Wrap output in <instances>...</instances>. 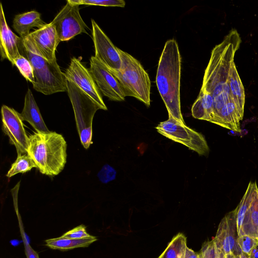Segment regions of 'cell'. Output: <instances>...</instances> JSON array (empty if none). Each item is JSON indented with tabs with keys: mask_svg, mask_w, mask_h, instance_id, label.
Masks as SVG:
<instances>
[{
	"mask_svg": "<svg viewBox=\"0 0 258 258\" xmlns=\"http://www.w3.org/2000/svg\"><path fill=\"white\" fill-rule=\"evenodd\" d=\"M241 42L237 31L232 29L214 47L200 90L212 101L213 123L236 132L241 131L245 104L244 87L234 61Z\"/></svg>",
	"mask_w": 258,
	"mask_h": 258,
	"instance_id": "cell-1",
	"label": "cell"
},
{
	"mask_svg": "<svg viewBox=\"0 0 258 258\" xmlns=\"http://www.w3.org/2000/svg\"><path fill=\"white\" fill-rule=\"evenodd\" d=\"M181 60L176 41L167 40L159 60L156 82L168 115L185 124L180 107Z\"/></svg>",
	"mask_w": 258,
	"mask_h": 258,
	"instance_id": "cell-2",
	"label": "cell"
},
{
	"mask_svg": "<svg viewBox=\"0 0 258 258\" xmlns=\"http://www.w3.org/2000/svg\"><path fill=\"white\" fill-rule=\"evenodd\" d=\"M67 144L56 132H36L29 137L28 154L40 172L48 176L58 174L67 162Z\"/></svg>",
	"mask_w": 258,
	"mask_h": 258,
	"instance_id": "cell-3",
	"label": "cell"
},
{
	"mask_svg": "<svg viewBox=\"0 0 258 258\" xmlns=\"http://www.w3.org/2000/svg\"><path fill=\"white\" fill-rule=\"evenodd\" d=\"M21 54L30 62L33 69L35 90L44 95L68 91L67 79L57 61L46 59L30 35L23 39Z\"/></svg>",
	"mask_w": 258,
	"mask_h": 258,
	"instance_id": "cell-4",
	"label": "cell"
},
{
	"mask_svg": "<svg viewBox=\"0 0 258 258\" xmlns=\"http://www.w3.org/2000/svg\"><path fill=\"white\" fill-rule=\"evenodd\" d=\"M118 50L121 59L120 69H107L118 81L126 97H135L149 107L151 83L148 74L136 58L118 48Z\"/></svg>",
	"mask_w": 258,
	"mask_h": 258,
	"instance_id": "cell-5",
	"label": "cell"
},
{
	"mask_svg": "<svg viewBox=\"0 0 258 258\" xmlns=\"http://www.w3.org/2000/svg\"><path fill=\"white\" fill-rule=\"evenodd\" d=\"M68 94L71 102L82 144L88 149L93 143L92 123L99 106L73 82L67 80Z\"/></svg>",
	"mask_w": 258,
	"mask_h": 258,
	"instance_id": "cell-6",
	"label": "cell"
},
{
	"mask_svg": "<svg viewBox=\"0 0 258 258\" xmlns=\"http://www.w3.org/2000/svg\"><path fill=\"white\" fill-rule=\"evenodd\" d=\"M168 119L160 122L156 127L157 132L169 139L180 143L200 155L209 153V148L204 137L170 115Z\"/></svg>",
	"mask_w": 258,
	"mask_h": 258,
	"instance_id": "cell-7",
	"label": "cell"
},
{
	"mask_svg": "<svg viewBox=\"0 0 258 258\" xmlns=\"http://www.w3.org/2000/svg\"><path fill=\"white\" fill-rule=\"evenodd\" d=\"M79 5L67 1V4L51 23L56 30L60 41H69L76 35L88 34L86 24L80 14Z\"/></svg>",
	"mask_w": 258,
	"mask_h": 258,
	"instance_id": "cell-8",
	"label": "cell"
},
{
	"mask_svg": "<svg viewBox=\"0 0 258 258\" xmlns=\"http://www.w3.org/2000/svg\"><path fill=\"white\" fill-rule=\"evenodd\" d=\"M2 130L16 147L18 156L27 154L29 137L26 134L20 113L14 108L3 105L1 108Z\"/></svg>",
	"mask_w": 258,
	"mask_h": 258,
	"instance_id": "cell-9",
	"label": "cell"
},
{
	"mask_svg": "<svg viewBox=\"0 0 258 258\" xmlns=\"http://www.w3.org/2000/svg\"><path fill=\"white\" fill-rule=\"evenodd\" d=\"M64 74L67 80L76 84L88 95L101 109L107 110L101 92L89 70L87 69L78 58L75 57L71 58L70 63Z\"/></svg>",
	"mask_w": 258,
	"mask_h": 258,
	"instance_id": "cell-10",
	"label": "cell"
},
{
	"mask_svg": "<svg viewBox=\"0 0 258 258\" xmlns=\"http://www.w3.org/2000/svg\"><path fill=\"white\" fill-rule=\"evenodd\" d=\"M89 71L100 92L110 100L122 101L126 97L115 77L94 56L90 59Z\"/></svg>",
	"mask_w": 258,
	"mask_h": 258,
	"instance_id": "cell-11",
	"label": "cell"
},
{
	"mask_svg": "<svg viewBox=\"0 0 258 258\" xmlns=\"http://www.w3.org/2000/svg\"><path fill=\"white\" fill-rule=\"evenodd\" d=\"M92 35L95 48L94 56L108 69L119 70L121 59L116 47L97 23L91 20Z\"/></svg>",
	"mask_w": 258,
	"mask_h": 258,
	"instance_id": "cell-12",
	"label": "cell"
},
{
	"mask_svg": "<svg viewBox=\"0 0 258 258\" xmlns=\"http://www.w3.org/2000/svg\"><path fill=\"white\" fill-rule=\"evenodd\" d=\"M237 208L229 212L221 219L213 240L225 254L238 256L241 250L237 243L238 238L236 216Z\"/></svg>",
	"mask_w": 258,
	"mask_h": 258,
	"instance_id": "cell-13",
	"label": "cell"
},
{
	"mask_svg": "<svg viewBox=\"0 0 258 258\" xmlns=\"http://www.w3.org/2000/svg\"><path fill=\"white\" fill-rule=\"evenodd\" d=\"M0 38L2 60L7 59L12 66L15 58L21 55L23 38L16 35L6 22L2 4L0 5Z\"/></svg>",
	"mask_w": 258,
	"mask_h": 258,
	"instance_id": "cell-14",
	"label": "cell"
},
{
	"mask_svg": "<svg viewBox=\"0 0 258 258\" xmlns=\"http://www.w3.org/2000/svg\"><path fill=\"white\" fill-rule=\"evenodd\" d=\"M42 55L50 61L56 60L55 50L60 41L50 22L29 34Z\"/></svg>",
	"mask_w": 258,
	"mask_h": 258,
	"instance_id": "cell-15",
	"label": "cell"
},
{
	"mask_svg": "<svg viewBox=\"0 0 258 258\" xmlns=\"http://www.w3.org/2000/svg\"><path fill=\"white\" fill-rule=\"evenodd\" d=\"M20 115L22 120L28 122L36 132H50L43 121L33 95L29 88L25 95L24 106Z\"/></svg>",
	"mask_w": 258,
	"mask_h": 258,
	"instance_id": "cell-16",
	"label": "cell"
},
{
	"mask_svg": "<svg viewBox=\"0 0 258 258\" xmlns=\"http://www.w3.org/2000/svg\"><path fill=\"white\" fill-rule=\"evenodd\" d=\"M41 18V14L35 10L17 15L13 21V28L22 38L28 36L30 30L39 29L46 24Z\"/></svg>",
	"mask_w": 258,
	"mask_h": 258,
	"instance_id": "cell-17",
	"label": "cell"
},
{
	"mask_svg": "<svg viewBox=\"0 0 258 258\" xmlns=\"http://www.w3.org/2000/svg\"><path fill=\"white\" fill-rule=\"evenodd\" d=\"M246 234L256 239L258 244V187L253 192L241 226L240 235Z\"/></svg>",
	"mask_w": 258,
	"mask_h": 258,
	"instance_id": "cell-18",
	"label": "cell"
},
{
	"mask_svg": "<svg viewBox=\"0 0 258 258\" xmlns=\"http://www.w3.org/2000/svg\"><path fill=\"white\" fill-rule=\"evenodd\" d=\"M97 240L96 236L75 239L64 238L61 236L48 239L45 240V245L49 248L60 250H68L78 247H86Z\"/></svg>",
	"mask_w": 258,
	"mask_h": 258,
	"instance_id": "cell-19",
	"label": "cell"
},
{
	"mask_svg": "<svg viewBox=\"0 0 258 258\" xmlns=\"http://www.w3.org/2000/svg\"><path fill=\"white\" fill-rule=\"evenodd\" d=\"M187 246L186 237L179 233L158 258H183Z\"/></svg>",
	"mask_w": 258,
	"mask_h": 258,
	"instance_id": "cell-20",
	"label": "cell"
},
{
	"mask_svg": "<svg viewBox=\"0 0 258 258\" xmlns=\"http://www.w3.org/2000/svg\"><path fill=\"white\" fill-rule=\"evenodd\" d=\"M257 187L256 182H250L240 203L237 206L236 223L238 237L240 235L241 229L245 214L252 201L253 192Z\"/></svg>",
	"mask_w": 258,
	"mask_h": 258,
	"instance_id": "cell-21",
	"label": "cell"
},
{
	"mask_svg": "<svg viewBox=\"0 0 258 258\" xmlns=\"http://www.w3.org/2000/svg\"><path fill=\"white\" fill-rule=\"evenodd\" d=\"M34 167L37 168V165L28 154L19 156L12 164L6 176L11 177L19 173H24L29 171Z\"/></svg>",
	"mask_w": 258,
	"mask_h": 258,
	"instance_id": "cell-22",
	"label": "cell"
},
{
	"mask_svg": "<svg viewBox=\"0 0 258 258\" xmlns=\"http://www.w3.org/2000/svg\"><path fill=\"white\" fill-rule=\"evenodd\" d=\"M13 66H15L22 75L32 84L35 82L33 67L29 60L21 55L14 60Z\"/></svg>",
	"mask_w": 258,
	"mask_h": 258,
	"instance_id": "cell-23",
	"label": "cell"
},
{
	"mask_svg": "<svg viewBox=\"0 0 258 258\" xmlns=\"http://www.w3.org/2000/svg\"><path fill=\"white\" fill-rule=\"evenodd\" d=\"M70 2L80 5H92L105 7H124L125 1L123 0H69Z\"/></svg>",
	"mask_w": 258,
	"mask_h": 258,
	"instance_id": "cell-24",
	"label": "cell"
},
{
	"mask_svg": "<svg viewBox=\"0 0 258 258\" xmlns=\"http://www.w3.org/2000/svg\"><path fill=\"white\" fill-rule=\"evenodd\" d=\"M237 243L241 251L249 255L253 248L257 244L256 239L246 234L238 236Z\"/></svg>",
	"mask_w": 258,
	"mask_h": 258,
	"instance_id": "cell-25",
	"label": "cell"
},
{
	"mask_svg": "<svg viewBox=\"0 0 258 258\" xmlns=\"http://www.w3.org/2000/svg\"><path fill=\"white\" fill-rule=\"evenodd\" d=\"M90 236L87 232L86 227L82 224L63 233L61 236L67 238L81 239Z\"/></svg>",
	"mask_w": 258,
	"mask_h": 258,
	"instance_id": "cell-26",
	"label": "cell"
},
{
	"mask_svg": "<svg viewBox=\"0 0 258 258\" xmlns=\"http://www.w3.org/2000/svg\"><path fill=\"white\" fill-rule=\"evenodd\" d=\"M116 171L108 164L104 165L98 173L99 180L104 183H107L115 179Z\"/></svg>",
	"mask_w": 258,
	"mask_h": 258,
	"instance_id": "cell-27",
	"label": "cell"
},
{
	"mask_svg": "<svg viewBox=\"0 0 258 258\" xmlns=\"http://www.w3.org/2000/svg\"><path fill=\"white\" fill-rule=\"evenodd\" d=\"M198 254L200 258H216L215 245L213 239L205 242Z\"/></svg>",
	"mask_w": 258,
	"mask_h": 258,
	"instance_id": "cell-28",
	"label": "cell"
},
{
	"mask_svg": "<svg viewBox=\"0 0 258 258\" xmlns=\"http://www.w3.org/2000/svg\"><path fill=\"white\" fill-rule=\"evenodd\" d=\"M24 242L25 252L27 258H39L38 253L31 247L25 238L24 234H22Z\"/></svg>",
	"mask_w": 258,
	"mask_h": 258,
	"instance_id": "cell-29",
	"label": "cell"
},
{
	"mask_svg": "<svg viewBox=\"0 0 258 258\" xmlns=\"http://www.w3.org/2000/svg\"><path fill=\"white\" fill-rule=\"evenodd\" d=\"M183 258H199V256L198 253L187 246Z\"/></svg>",
	"mask_w": 258,
	"mask_h": 258,
	"instance_id": "cell-30",
	"label": "cell"
},
{
	"mask_svg": "<svg viewBox=\"0 0 258 258\" xmlns=\"http://www.w3.org/2000/svg\"><path fill=\"white\" fill-rule=\"evenodd\" d=\"M215 245V253H216V258H225V254L222 250V249L218 247L217 245Z\"/></svg>",
	"mask_w": 258,
	"mask_h": 258,
	"instance_id": "cell-31",
	"label": "cell"
},
{
	"mask_svg": "<svg viewBox=\"0 0 258 258\" xmlns=\"http://www.w3.org/2000/svg\"><path fill=\"white\" fill-rule=\"evenodd\" d=\"M250 257L258 258V249L257 248L256 246L252 250L250 254Z\"/></svg>",
	"mask_w": 258,
	"mask_h": 258,
	"instance_id": "cell-32",
	"label": "cell"
},
{
	"mask_svg": "<svg viewBox=\"0 0 258 258\" xmlns=\"http://www.w3.org/2000/svg\"><path fill=\"white\" fill-rule=\"evenodd\" d=\"M238 258H250V255L243 252H241L238 256Z\"/></svg>",
	"mask_w": 258,
	"mask_h": 258,
	"instance_id": "cell-33",
	"label": "cell"
},
{
	"mask_svg": "<svg viewBox=\"0 0 258 258\" xmlns=\"http://www.w3.org/2000/svg\"><path fill=\"white\" fill-rule=\"evenodd\" d=\"M225 258H238V256H236L232 253H228L225 254Z\"/></svg>",
	"mask_w": 258,
	"mask_h": 258,
	"instance_id": "cell-34",
	"label": "cell"
},
{
	"mask_svg": "<svg viewBox=\"0 0 258 258\" xmlns=\"http://www.w3.org/2000/svg\"><path fill=\"white\" fill-rule=\"evenodd\" d=\"M256 247L258 249V244L256 245Z\"/></svg>",
	"mask_w": 258,
	"mask_h": 258,
	"instance_id": "cell-35",
	"label": "cell"
},
{
	"mask_svg": "<svg viewBox=\"0 0 258 258\" xmlns=\"http://www.w3.org/2000/svg\"><path fill=\"white\" fill-rule=\"evenodd\" d=\"M200 258V257H199Z\"/></svg>",
	"mask_w": 258,
	"mask_h": 258,
	"instance_id": "cell-36",
	"label": "cell"
}]
</instances>
